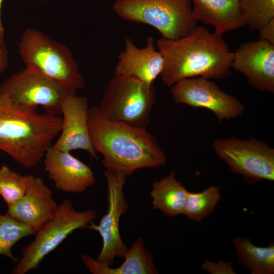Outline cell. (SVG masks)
Masks as SVG:
<instances>
[{
    "mask_svg": "<svg viewBox=\"0 0 274 274\" xmlns=\"http://www.w3.org/2000/svg\"><path fill=\"white\" fill-rule=\"evenodd\" d=\"M112 9L120 18L149 25L168 40L185 37L197 25L190 0H116Z\"/></svg>",
    "mask_w": 274,
    "mask_h": 274,
    "instance_id": "8992f818",
    "label": "cell"
},
{
    "mask_svg": "<svg viewBox=\"0 0 274 274\" xmlns=\"http://www.w3.org/2000/svg\"><path fill=\"white\" fill-rule=\"evenodd\" d=\"M188 192L177 180L176 173L172 171L168 176L153 183L150 192L153 208L167 216L183 214Z\"/></svg>",
    "mask_w": 274,
    "mask_h": 274,
    "instance_id": "d6986e66",
    "label": "cell"
},
{
    "mask_svg": "<svg viewBox=\"0 0 274 274\" xmlns=\"http://www.w3.org/2000/svg\"><path fill=\"white\" fill-rule=\"evenodd\" d=\"M121 265L111 268L86 254L81 256L85 267L93 274H157L158 271L153 262L151 253L143 239L139 237L129 248Z\"/></svg>",
    "mask_w": 274,
    "mask_h": 274,
    "instance_id": "ac0fdd59",
    "label": "cell"
},
{
    "mask_svg": "<svg viewBox=\"0 0 274 274\" xmlns=\"http://www.w3.org/2000/svg\"><path fill=\"white\" fill-rule=\"evenodd\" d=\"M36 231L28 225L9 216L0 213V255L16 263L18 260L12 253L13 247L22 238L35 235Z\"/></svg>",
    "mask_w": 274,
    "mask_h": 274,
    "instance_id": "7402d4cb",
    "label": "cell"
},
{
    "mask_svg": "<svg viewBox=\"0 0 274 274\" xmlns=\"http://www.w3.org/2000/svg\"><path fill=\"white\" fill-rule=\"evenodd\" d=\"M96 217L95 211H78L70 200H64L53 217L36 232L34 239L21 250V258L11 273L25 274L36 270L68 235L76 230L88 228Z\"/></svg>",
    "mask_w": 274,
    "mask_h": 274,
    "instance_id": "52a82bcc",
    "label": "cell"
},
{
    "mask_svg": "<svg viewBox=\"0 0 274 274\" xmlns=\"http://www.w3.org/2000/svg\"><path fill=\"white\" fill-rule=\"evenodd\" d=\"M88 122L92 146L97 153L103 155L102 164L106 169L128 176L140 168L166 164L165 152L146 128L111 121L96 106L89 108Z\"/></svg>",
    "mask_w": 274,
    "mask_h": 274,
    "instance_id": "7a4b0ae2",
    "label": "cell"
},
{
    "mask_svg": "<svg viewBox=\"0 0 274 274\" xmlns=\"http://www.w3.org/2000/svg\"><path fill=\"white\" fill-rule=\"evenodd\" d=\"M58 206L51 190L41 178L26 175L24 194L8 206L7 214L36 232L53 217Z\"/></svg>",
    "mask_w": 274,
    "mask_h": 274,
    "instance_id": "5bb4252c",
    "label": "cell"
},
{
    "mask_svg": "<svg viewBox=\"0 0 274 274\" xmlns=\"http://www.w3.org/2000/svg\"><path fill=\"white\" fill-rule=\"evenodd\" d=\"M3 0H0V37L4 39V28L2 23L1 19V8L2 5Z\"/></svg>",
    "mask_w": 274,
    "mask_h": 274,
    "instance_id": "83f0119b",
    "label": "cell"
},
{
    "mask_svg": "<svg viewBox=\"0 0 274 274\" xmlns=\"http://www.w3.org/2000/svg\"><path fill=\"white\" fill-rule=\"evenodd\" d=\"M201 268L211 274H235L229 262H225L220 260L218 263L211 262L206 260L201 265Z\"/></svg>",
    "mask_w": 274,
    "mask_h": 274,
    "instance_id": "d4e9b609",
    "label": "cell"
},
{
    "mask_svg": "<svg viewBox=\"0 0 274 274\" xmlns=\"http://www.w3.org/2000/svg\"><path fill=\"white\" fill-rule=\"evenodd\" d=\"M18 50L26 67L76 91L83 88L84 78L72 52L64 44L39 30L28 28L22 34Z\"/></svg>",
    "mask_w": 274,
    "mask_h": 274,
    "instance_id": "277c9868",
    "label": "cell"
},
{
    "mask_svg": "<svg viewBox=\"0 0 274 274\" xmlns=\"http://www.w3.org/2000/svg\"><path fill=\"white\" fill-rule=\"evenodd\" d=\"M62 118L19 109L0 94V150L22 166H35L59 134Z\"/></svg>",
    "mask_w": 274,
    "mask_h": 274,
    "instance_id": "3957f363",
    "label": "cell"
},
{
    "mask_svg": "<svg viewBox=\"0 0 274 274\" xmlns=\"http://www.w3.org/2000/svg\"><path fill=\"white\" fill-rule=\"evenodd\" d=\"M156 101L154 83H148L133 77L114 74L98 106L108 120L145 128Z\"/></svg>",
    "mask_w": 274,
    "mask_h": 274,
    "instance_id": "5b68a950",
    "label": "cell"
},
{
    "mask_svg": "<svg viewBox=\"0 0 274 274\" xmlns=\"http://www.w3.org/2000/svg\"><path fill=\"white\" fill-rule=\"evenodd\" d=\"M231 68L256 89L274 92V44L265 41L242 43L233 52Z\"/></svg>",
    "mask_w": 274,
    "mask_h": 274,
    "instance_id": "7c38bea8",
    "label": "cell"
},
{
    "mask_svg": "<svg viewBox=\"0 0 274 274\" xmlns=\"http://www.w3.org/2000/svg\"><path fill=\"white\" fill-rule=\"evenodd\" d=\"M245 26L258 31L274 19V0H241Z\"/></svg>",
    "mask_w": 274,
    "mask_h": 274,
    "instance_id": "603a6c76",
    "label": "cell"
},
{
    "mask_svg": "<svg viewBox=\"0 0 274 274\" xmlns=\"http://www.w3.org/2000/svg\"><path fill=\"white\" fill-rule=\"evenodd\" d=\"M221 198L219 187L211 186L199 192H188L183 214L200 221L214 210Z\"/></svg>",
    "mask_w": 274,
    "mask_h": 274,
    "instance_id": "44dd1931",
    "label": "cell"
},
{
    "mask_svg": "<svg viewBox=\"0 0 274 274\" xmlns=\"http://www.w3.org/2000/svg\"><path fill=\"white\" fill-rule=\"evenodd\" d=\"M44 168L58 190L82 193L95 182L94 173L70 152L50 147L44 155Z\"/></svg>",
    "mask_w": 274,
    "mask_h": 274,
    "instance_id": "9a60e30c",
    "label": "cell"
},
{
    "mask_svg": "<svg viewBox=\"0 0 274 274\" xmlns=\"http://www.w3.org/2000/svg\"><path fill=\"white\" fill-rule=\"evenodd\" d=\"M89 109L88 100L85 96L77 95L75 93L64 99L61 107V129L52 146L67 152L83 150L98 160L89 134Z\"/></svg>",
    "mask_w": 274,
    "mask_h": 274,
    "instance_id": "4fadbf2b",
    "label": "cell"
},
{
    "mask_svg": "<svg viewBox=\"0 0 274 274\" xmlns=\"http://www.w3.org/2000/svg\"><path fill=\"white\" fill-rule=\"evenodd\" d=\"M4 42V39H2L1 37H0V45L2 44V43H3Z\"/></svg>",
    "mask_w": 274,
    "mask_h": 274,
    "instance_id": "f1b7e54d",
    "label": "cell"
},
{
    "mask_svg": "<svg viewBox=\"0 0 274 274\" xmlns=\"http://www.w3.org/2000/svg\"><path fill=\"white\" fill-rule=\"evenodd\" d=\"M156 45L163 58L160 76L168 87L185 78L221 79L231 75L233 52L222 35L204 26L196 25L178 40L158 39Z\"/></svg>",
    "mask_w": 274,
    "mask_h": 274,
    "instance_id": "6da1fadb",
    "label": "cell"
},
{
    "mask_svg": "<svg viewBox=\"0 0 274 274\" xmlns=\"http://www.w3.org/2000/svg\"><path fill=\"white\" fill-rule=\"evenodd\" d=\"M173 101L211 111L219 121L242 115L245 106L236 97L223 91L214 82L201 77L182 79L170 87Z\"/></svg>",
    "mask_w": 274,
    "mask_h": 274,
    "instance_id": "8fae6325",
    "label": "cell"
},
{
    "mask_svg": "<svg viewBox=\"0 0 274 274\" xmlns=\"http://www.w3.org/2000/svg\"><path fill=\"white\" fill-rule=\"evenodd\" d=\"M217 155L234 173L254 181L274 180V149L255 138L217 139L213 144Z\"/></svg>",
    "mask_w": 274,
    "mask_h": 274,
    "instance_id": "9c48e42d",
    "label": "cell"
},
{
    "mask_svg": "<svg viewBox=\"0 0 274 274\" xmlns=\"http://www.w3.org/2000/svg\"><path fill=\"white\" fill-rule=\"evenodd\" d=\"M26 189V176L11 169L7 165L0 168V196L7 206L20 199Z\"/></svg>",
    "mask_w": 274,
    "mask_h": 274,
    "instance_id": "cb8c5ba5",
    "label": "cell"
},
{
    "mask_svg": "<svg viewBox=\"0 0 274 274\" xmlns=\"http://www.w3.org/2000/svg\"><path fill=\"white\" fill-rule=\"evenodd\" d=\"M37 1H48V0H37Z\"/></svg>",
    "mask_w": 274,
    "mask_h": 274,
    "instance_id": "f546056e",
    "label": "cell"
},
{
    "mask_svg": "<svg viewBox=\"0 0 274 274\" xmlns=\"http://www.w3.org/2000/svg\"><path fill=\"white\" fill-rule=\"evenodd\" d=\"M107 183L108 208L98 225L93 222L88 228L97 231L101 237L102 246L96 259L111 266L116 257L124 258L129 248L123 242L119 230L121 216L128 210L123 188L127 176L114 169H106L104 173Z\"/></svg>",
    "mask_w": 274,
    "mask_h": 274,
    "instance_id": "30bf717a",
    "label": "cell"
},
{
    "mask_svg": "<svg viewBox=\"0 0 274 274\" xmlns=\"http://www.w3.org/2000/svg\"><path fill=\"white\" fill-rule=\"evenodd\" d=\"M239 262L252 274L274 273V244L265 247L254 245L250 238L237 236L233 240Z\"/></svg>",
    "mask_w": 274,
    "mask_h": 274,
    "instance_id": "ffe728a7",
    "label": "cell"
},
{
    "mask_svg": "<svg viewBox=\"0 0 274 274\" xmlns=\"http://www.w3.org/2000/svg\"><path fill=\"white\" fill-rule=\"evenodd\" d=\"M258 31L259 40L274 44V19L268 22Z\"/></svg>",
    "mask_w": 274,
    "mask_h": 274,
    "instance_id": "484cf974",
    "label": "cell"
},
{
    "mask_svg": "<svg viewBox=\"0 0 274 274\" xmlns=\"http://www.w3.org/2000/svg\"><path fill=\"white\" fill-rule=\"evenodd\" d=\"M76 91L42 73L26 67L0 85V94L15 107L37 111L41 106L45 112L59 116L64 99Z\"/></svg>",
    "mask_w": 274,
    "mask_h": 274,
    "instance_id": "ba28073f",
    "label": "cell"
},
{
    "mask_svg": "<svg viewBox=\"0 0 274 274\" xmlns=\"http://www.w3.org/2000/svg\"><path fill=\"white\" fill-rule=\"evenodd\" d=\"M9 63L8 52L4 42L0 45V74L7 67Z\"/></svg>",
    "mask_w": 274,
    "mask_h": 274,
    "instance_id": "4316f807",
    "label": "cell"
},
{
    "mask_svg": "<svg viewBox=\"0 0 274 274\" xmlns=\"http://www.w3.org/2000/svg\"><path fill=\"white\" fill-rule=\"evenodd\" d=\"M163 66V58L156 50L154 38H146V46L139 48L130 38L124 40V48L118 55L114 74L133 77L148 83H154Z\"/></svg>",
    "mask_w": 274,
    "mask_h": 274,
    "instance_id": "2e32d148",
    "label": "cell"
},
{
    "mask_svg": "<svg viewBox=\"0 0 274 274\" xmlns=\"http://www.w3.org/2000/svg\"><path fill=\"white\" fill-rule=\"evenodd\" d=\"M190 1L194 19L212 25L216 33L223 35L245 26L241 0Z\"/></svg>",
    "mask_w": 274,
    "mask_h": 274,
    "instance_id": "e0dca14e",
    "label": "cell"
}]
</instances>
